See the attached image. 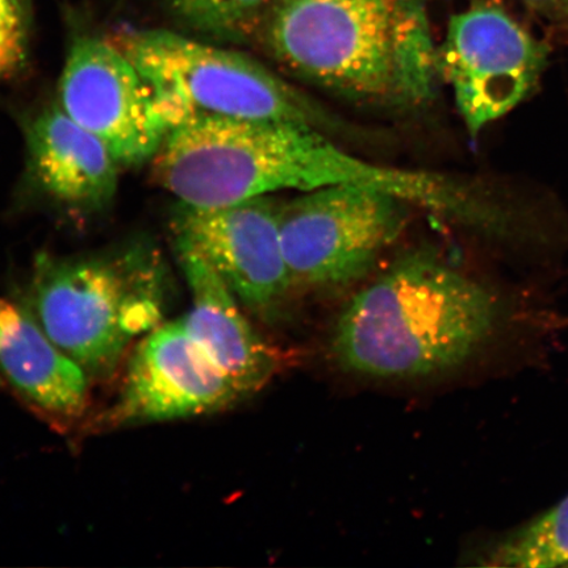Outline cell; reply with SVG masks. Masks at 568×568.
Instances as JSON below:
<instances>
[{"instance_id":"11","label":"cell","mask_w":568,"mask_h":568,"mask_svg":"<svg viewBox=\"0 0 568 568\" xmlns=\"http://www.w3.org/2000/svg\"><path fill=\"white\" fill-rule=\"evenodd\" d=\"M175 244L193 303L182 318L184 325L239 393L252 395L274 374L272 351L247 322L236 295L201 253L181 239Z\"/></svg>"},{"instance_id":"14","label":"cell","mask_w":568,"mask_h":568,"mask_svg":"<svg viewBox=\"0 0 568 568\" xmlns=\"http://www.w3.org/2000/svg\"><path fill=\"white\" fill-rule=\"evenodd\" d=\"M473 558L475 566L485 567H568V495L544 514L493 538Z\"/></svg>"},{"instance_id":"12","label":"cell","mask_w":568,"mask_h":568,"mask_svg":"<svg viewBox=\"0 0 568 568\" xmlns=\"http://www.w3.org/2000/svg\"><path fill=\"white\" fill-rule=\"evenodd\" d=\"M27 152L34 183L67 207L103 209L116 194L122 166L101 140L77 124L59 104L32 120Z\"/></svg>"},{"instance_id":"2","label":"cell","mask_w":568,"mask_h":568,"mask_svg":"<svg viewBox=\"0 0 568 568\" xmlns=\"http://www.w3.org/2000/svg\"><path fill=\"white\" fill-rule=\"evenodd\" d=\"M513 320L491 290L436 253L417 251L352 297L333 329L331 351L347 373L425 378L467 364Z\"/></svg>"},{"instance_id":"16","label":"cell","mask_w":568,"mask_h":568,"mask_svg":"<svg viewBox=\"0 0 568 568\" xmlns=\"http://www.w3.org/2000/svg\"><path fill=\"white\" fill-rule=\"evenodd\" d=\"M30 45L28 0H0V81L24 68Z\"/></svg>"},{"instance_id":"10","label":"cell","mask_w":568,"mask_h":568,"mask_svg":"<svg viewBox=\"0 0 568 568\" xmlns=\"http://www.w3.org/2000/svg\"><path fill=\"white\" fill-rule=\"evenodd\" d=\"M281 202L272 195L215 209L183 205L176 239L186 241L248 310L273 314L293 288L280 232Z\"/></svg>"},{"instance_id":"7","label":"cell","mask_w":568,"mask_h":568,"mask_svg":"<svg viewBox=\"0 0 568 568\" xmlns=\"http://www.w3.org/2000/svg\"><path fill=\"white\" fill-rule=\"evenodd\" d=\"M439 77L453 90L473 140L536 91L549 47L495 2L457 13L437 48Z\"/></svg>"},{"instance_id":"3","label":"cell","mask_w":568,"mask_h":568,"mask_svg":"<svg viewBox=\"0 0 568 568\" xmlns=\"http://www.w3.org/2000/svg\"><path fill=\"white\" fill-rule=\"evenodd\" d=\"M261 34L291 73L355 102L415 109L442 80L423 0H278Z\"/></svg>"},{"instance_id":"5","label":"cell","mask_w":568,"mask_h":568,"mask_svg":"<svg viewBox=\"0 0 568 568\" xmlns=\"http://www.w3.org/2000/svg\"><path fill=\"white\" fill-rule=\"evenodd\" d=\"M109 41L151 84L173 128L209 115L345 130L322 104L246 54L162 30L128 28Z\"/></svg>"},{"instance_id":"4","label":"cell","mask_w":568,"mask_h":568,"mask_svg":"<svg viewBox=\"0 0 568 568\" xmlns=\"http://www.w3.org/2000/svg\"><path fill=\"white\" fill-rule=\"evenodd\" d=\"M36 318L89 376L111 374L138 337L163 323L166 281L151 252L51 258L33 280Z\"/></svg>"},{"instance_id":"8","label":"cell","mask_w":568,"mask_h":568,"mask_svg":"<svg viewBox=\"0 0 568 568\" xmlns=\"http://www.w3.org/2000/svg\"><path fill=\"white\" fill-rule=\"evenodd\" d=\"M59 105L101 140L120 166L152 161L173 130L151 84L109 40L74 42L59 84Z\"/></svg>"},{"instance_id":"9","label":"cell","mask_w":568,"mask_h":568,"mask_svg":"<svg viewBox=\"0 0 568 568\" xmlns=\"http://www.w3.org/2000/svg\"><path fill=\"white\" fill-rule=\"evenodd\" d=\"M244 399L183 320L162 323L132 351L113 425L181 420L230 408Z\"/></svg>"},{"instance_id":"17","label":"cell","mask_w":568,"mask_h":568,"mask_svg":"<svg viewBox=\"0 0 568 568\" xmlns=\"http://www.w3.org/2000/svg\"><path fill=\"white\" fill-rule=\"evenodd\" d=\"M524 2L546 16H557L564 20L567 0H524Z\"/></svg>"},{"instance_id":"18","label":"cell","mask_w":568,"mask_h":568,"mask_svg":"<svg viewBox=\"0 0 568 568\" xmlns=\"http://www.w3.org/2000/svg\"><path fill=\"white\" fill-rule=\"evenodd\" d=\"M564 21H566V24H567V28H568V0H567V4H566V11H565Z\"/></svg>"},{"instance_id":"15","label":"cell","mask_w":568,"mask_h":568,"mask_svg":"<svg viewBox=\"0 0 568 568\" xmlns=\"http://www.w3.org/2000/svg\"><path fill=\"white\" fill-rule=\"evenodd\" d=\"M191 30L219 40L243 41L261 33L278 0H166Z\"/></svg>"},{"instance_id":"1","label":"cell","mask_w":568,"mask_h":568,"mask_svg":"<svg viewBox=\"0 0 568 568\" xmlns=\"http://www.w3.org/2000/svg\"><path fill=\"white\" fill-rule=\"evenodd\" d=\"M152 163L160 186L191 209L223 207L283 190L358 184L503 236L516 220L513 209L473 183L358 159L328 133L303 124L191 118L170 131Z\"/></svg>"},{"instance_id":"13","label":"cell","mask_w":568,"mask_h":568,"mask_svg":"<svg viewBox=\"0 0 568 568\" xmlns=\"http://www.w3.org/2000/svg\"><path fill=\"white\" fill-rule=\"evenodd\" d=\"M0 372L34 408L71 422L89 403V375L61 349L39 320L0 300Z\"/></svg>"},{"instance_id":"6","label":"cell","mask_w":568,"mask_h":568,"mask_svg":"<svg viewBox=\"0 0 568 568\" xmlns=\"http://www.w3.org/2000/svg\"><path fill=\"white\" fill-rule=\"evenodd\" d=\"M412 209L385 190L358 184L281 202V241L293 286L333 288L361 280L402 236Z\"/></svg>"}]
</instances>
